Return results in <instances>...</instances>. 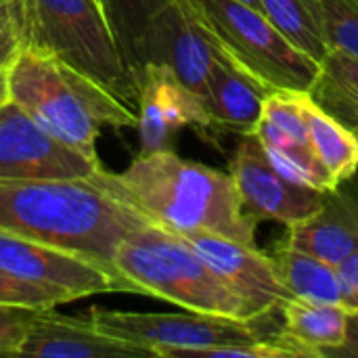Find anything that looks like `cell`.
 Listing matches in <instances>:
<instances>
[{
    "label": "cell",
    "mask_w": 358,
    "mask_h": 358,
    "mask_svg": "<svg viewBox=\"0 0 358 358\" xmlns=\"http://www.w3.org/2000/svg\"><path fill=\"white\" fill-rule=\"evenodd\" d=\"M19 357L38 358H136L151 357L145 348L99 331L90 319L40 310L27 327Z\"/></svg>",
    "instance_id": "5bb4252c"
},
{
    "label": "cell",
    "mask_w": 358,
    "mask_h": 358,
    "mask_svg": "<svg viewBox=\"0 0 358 358\" xmlns=\"http://www.w3.org/2000/svg\"><path fill=\"white\" fill-rule=\"evenodd\" d=\"M273 313L239 321L201 313H126L94 306L88 319L105 336L145 348L151 357L193 358L195 352L206 348L271 342L277 331L268 329V317Z\"/></svg>",
    "instance_id": "52a82bcc"
},
{
    "label": "cell",
    "mask_w": 358,
    "mask_h": 358,
    "mask_svg": "<svg viewBox=\"0 0 358 358\" xmlns=\"http://www.w3.org/2000/svg\"><path fill=\"white\" fill-rule=\"evenodd\" d=\"M279 313L283 325L271 342L285 348L292 358H327V352L340 348L346 340L350 313L338 304H315L292 298L281 304Z\"/></svg>",
    "instance_id": "e0dca14e"
},
{
    "label": "cell",
    "mask_w": 358,
    "mask_h": 358,
    "mask_svg": "<svg viewBox=\"0 0 358 358\" xmlns=\"http://www.w3.org/2000/svg\"><path fill=\"white\" fill-rule=\"evenodd\" d=\"M327 357H358V313H352L348 317V331L344 344L327 352Z\"/></svg>",
    "instance_id": "f1b7e54d"
},
{
    "label": "cell",
    "mask_w": 358,
    "mask_h": 358,
    "mask_svg": "<svg viewBox=\"0 0 358 358\" xmlns=\"http://www.w3.org/2000/svg\"><path fill=\"white\" fill-rule=\"evenodd\" d=\"M138 86L141 151L170 149V141L182 128H212L203 101L191 92L168 67L147 63L134 76Z\"/></svg>",
    "instance_id": "7c38bea8"
},
{
    "label": "cell",
    "mask_w": 358,
    "mask_h": 358,
    "mask_svg": "<svg viewBox=\"0 0 358 358\" xmlns=\"http://www.w3.org/2000/svg\"><path fill=\"white\" fill-rule=\"evenodd\" d=\"M208 42L271 90L310 92L323 76L321 63L306 57L266 19L241 0H176Z\"/></svg>",
    "instance_id": "5b68a950"
},
{
    "label": "cell",
    "mask_w": 358,
    "mask_h": 358,
    "mask_svg": "<svg viewBox=\"0 0 358 358\" xmlns=\"http://www.w3.org/2000/svg\"><path fill=\"white\" fill-rule=\"evenodd\" d=\"M40 310L0 306V357H19L29 323Z\"/></svg>",
    "instance_id": "d4e9b609"
},
{
    "label": "cell",
    "mask_w": 358,
    "mask_h": 358,
    "mask_svg": "<svg viewBox=\"0 0 358 358\" xmlns=\"http://www.w3.org/2000/svg\"><path fill=\"white\" fill-rule=\"evenodd\" d=\"M23 44L44 50L96 80L122 103H138L134 73L94 0H23Z\"/></svg>",
    "instance_id": "8992f818"
},
{
    "label": "cell",
    "mask_w": 358,
    "mask_h": 358,
    "mask_svg": "<svg viewBox=\"0 0 358 358\" xmlns=\"http://www.w3.org/2000/svg\"><path fill=\"white\" fill-rule=\"evenodd\" d=\"M94 2H96V4H99V6H101V2H99V0H94Z\"/></svg>",
    "instance_id": "d6a6232c"
},
{
    "label": "cell",
    "mask_w": 358,
    "mask_h": 358,
    "mask_svg": "<svg viewBox=\"0 0 358 358\" xmlns=\"http://www.w3.org/2000/svg\"><path fill=\"white\" fill-rule=\"evenodd\" d=\"M8 99V92H6V69L0 71V105Z\"/></svg>",
    "instance_id": "4dcf8cb0"
},
{
    "label": "cell",
    "mask_w": 358,
    "mask_h": 358,
    "mask_svg": "<svg viewBox=\"0 0 358 358\" xmlns=\"http://www.w3.org/2000/svg\"><path fill=\"white\" fill-rule=\"evenodd\" d=\"M285 245L338 264L358 250V185L348 180L325 193L321 208L302 222L287 227Z\"/></svg>",
    "instance_id": "9a60e30c"
},
{
    "label": "cell",
    "mask_w": 358,
    "mask_h": 358,
    "mask_svg": "<svg viewBox=\"0 0 358 358\" xmlns=\"http://www.w3.org/2000/svg\"><path fill=\"white\" fill-rule=\"evenodd\" d=\"M241 2H245V4H250V6H254V8H260V0H241ZM262 10V8H260Z\"/></svg>",
    "instance_id": "1f68e13d"
},
{
    "label": "cell",
    "mask_w": 358,
    "mask_h": 358,
    "mask_svg": "<svg viewBox=\"0 0 358 358\" xmlns=\"http://www.w3.org/2000/svg\"><path fill=\"white\" fill-rule=\"evenodd\" d=\"M6 92L46 132L90 159L101 128H136L138 113L96 80L61 59L23 44L6 67Z\"/></svg>",
    "instance_id": "3957f363"
},
{
    "label": "cell",
    "mask_w": 358,
    "mask_h": 358,
    "mask_svg": "<svg viewBox=\"0 0 358 358\" xmlns=\"http://www.w3.org/2000/svg\"><path fill=\"white\" fill-rule=\"evenodd\" d=\"M180 237L195 248L231 292L250 304L256 317L273 313L281 308L283 302L292 300V294L279 279L273 256L260 252L256 245L206 231Z\"/></svg>",
    "instance_id": "8fae6325"
},
{
    "label": "cell",
    "mask_w": 358,
    "mask_h": 358,
    "mask_svg": "<svg viewBox=\"0 0 358 358\" xmlns=\"http://www.w3.org/2000/svg\"><path fill=\"white\" fill-rule=\"evenodd\" d=\"M101 170L99 159L46 132L10 99L0 105V178L69 180L94 178Z\"/></svg>",
    "instance_id": "9c48e42d"
},
{
    "label": "cell",
    "mask_w": 358,
    "mask_h": 358,
    "mask_svg": "<svg viewBox=\"0 0 358 358\" xmlns=\"http://www.w3.org/2000/svg\"><path fill=\"white\" fill-rule=\"evenodd\" d=\"M229 174L237 187L243 212L256 222L277 220L292 227L313 216L325 199L323 191L287 180L268 162L256 134H245L237 145Z\"/></svg>",
    "instance_id": "30bf717a"
},
{
    "label": "cell",
    "mask_w": 358,
    "mask_h": 358,
    "mask_svg": "<svg viewBox=\"0 0 358 358\" xmlns=\"http://www.w3.org/2000/svg\"><path fill=\"white\" fill-rule=\"evenodd\" d=\"M216 48L176 0H170L149 23L141 44V69L147 63L168 67L201 101ZM138 69V71H141Z\"/></svg>",
    "instance_id": "4fadbf2b"
},
{
    "label": "cell",
    "mask_w": 358,
    "mask_h": 358,
    "mask_svg": "<svg viewBox=\"0 0 358 358\" xmlns=\"http://www.w3.org/2000/svg\"><path fill=\"white\" fill-rule=\"evenodd\" d=\"M300 107L306 122L308 143L327 168L334 180L340 185L352 180L358 172V134L336 115L325 111L310 92H300Z\"/></svg>",
    "instance_id": "ac0fdd59"
},
{
    "label": "cell",
    "mask_w": 358,
    "mask_h": 358,
    "mask_svg": "<svg viewBox=\"0 0 358 358\" xmlns=\"http://www.w3.org/2000/svg\"><path fill=\"white\" fill-rule=\"evenodd\" d=\"M0 266L17 279L44 289L59 304L96 294H132L120 273L84 256L6 231H0Z\"/></svg>",
    "instance_id": "ba28073f"
},
{
    "label": "cell",
    "mask_w": 358,
    "mask_h": 358,
    "mask_svg": "<svg viewBox=\"0 0 358 358\" xmlns=\"http://www.w3.org/2000/svg\"><path fill=\"white\" fill-rule=\"evenodd\" d=\"M310 96L331 115H336L342 124H346L352 132L358 134V96L334 84L329 78L321 76L313 86Z\"/></svg>",
    "instance_id": "603a6c76"
},
{
    "label": "cell",
    "mask_w": 358,
    "mask_h": 358,
    "mask_svg": "<svg viewBox=\"0 0 358 358\" xmlns=\"http://www.w3.org/2000/svg\"><path fill=\"white\" fill-rule=\"evenodd\" d=\"M23 38L25 27L21 19L13 10L0 6V71H4L13 63L19 48L23 46Z\"/></svg>",
    "instance_id": "4316f807"
},
{
    "label": "cell",
    "mask_w": 358,
    "mask_h": 358,
    "mask_svg": "<svg viewBox=\"0 0 358 358\" xmlns=\"http://www.w3.org/2000/svg\"><path fill=\"white\" fill-rule=\"evenodd\" d=\"M273 260L292 298L340 306V285L334 264L285 243L277 250Z\"/></svg>",
    "instance_id": "d6986e66"
},
{
    "label": "cell",
    "mask_w": 358,
    "mask_h": 358,
    "mask_svg": "<svg viewBox=\"0 0 358 358\" xmlns=\"http://www.w3.org/2000/svg\"><path fill=\"white\" fill-rule=\"evenodd\" d=\"M271 92V88L216 50L203 94V107L212 128H222L241 136L254 134Z\"/></svg>",
    "instance_id": "2e32d148"
},
{
    "label": "cell",
    "mask_w": 358,
    "mask_h": 358,
    "mask_svg": "<svg viewBox=\"0 0 358 358\" xmlns=\"http://www.w3.org/2000/svg\"><path fill=\"white\" fill-rule=\"evenodd\" d=\"M0 6L13 10V13L21 19L23 27H25V19H23V0H0Z\"/></svg>",
    "instance_id": "f546056e"
},
{
    "label": "cell",
    "mask_w": 358,
    "mask_h": 358,
    "mask_svg": "<svg viewBox=\"0 0 358 358\" xmlns=\"http://www.w3.org/2000/svg\"><path fill=\"white\" fill-rule=\"evenodd\" d=\"M323 76L358 96V59L340 50H329L321 63Z\"/></svg>",
    "instance_id": "484cf974"
},
{
    "label": "cell",
    "mask_w": 358,
    "mask_h": 358,
    "mask_svg": "<svg viewBox=\"0 0 358 358\" xmlns=\"http://www.w3.org/2000/svg\"><path fill=\"white\" fill-rule=\"evenodd\" d=\"M340 285V306L346 313H358V250L336 264Z\"/></svg>",
    "instance_id": "83f0119b"
},
{
    "label": "cell",
    "mask_w": 358,
    "mask_h": 358,
    "mask_svg": "<svg viewBox=\"0 0 358 358\" xmlns=\"http://www.w3.org/2000/svg\"><path fill=\"white\" fill-rule=\"evenodd\" d=\"M94 180L166 231H206L256 245L258 222L243 212L233 176L182 159L172 149L141 151L124 172L103 168Z\"/></svg>",
    "instance_id": "7a4b0ae2"
},
{
    "label": "cell",
    "mask_w": 358,
    "mask_h": 358,
    "mask_svg": "<svg viewBox=\"0 0 358 358\" xmlns=\"http://www.w3.org/2000/svg\"><path fill=\"white\" fill-rule=\"evenodd\" d=\"M149 222L94 178H0V231L61 248L111 271L120 243Z\"/></svg>",
    "instance_id": "6da1fadb"
},
{
    "label": "cell",
    "mask_w": 358,
    "mask_h": 358,
    "mask_svg": "<svg viewBox=\"0 0 358 358\" xmlns=\"http://www.w3.org/2000/svg\"><path fill=\"white\" fill-rule=\"evenodd\" d=\"M113 268L132 287L191 313L229 319H256L245 300L231 292L195 248L153 222L132 231L115 250Z\"/></svg>",
    "instance_id": "277c9868"
},
{
    "label": "cell",
    "mask_w": 358,
    "mask_h": 358,
    "mask_svg": "<svg viewBox=\"0 0 358 358\" xmlns=\"http://www.w3.org/2000/svg\"><path fill=\"white\" fill-rule=\"evenodd\" d=\"M117 50L130 71L141 69V44L151 19L170 0H99Z\"/></svg>",
    "instance_id": "ffe728a7"
},
{
    "label": "cell",
    "mask_w": 358,
    "mask_h": 358,
    "mask_svg": "<svg viewBox=\"0 0 358 358\" xmlns=\"http://www.w3.org/2000/svg\"><path fill=\"white\" fill-rule=\"evenodd\" d=\"M329 50L358 59V0H302Z\"/></svg>",
    "instance_id": "7402d4cb"
},
{
    "label": "cell",
    "mask_w": 358,
    "mask_h": 358,
    "mask_svg": "<svg viewBox=\"0 0 358 358\" xmlns=\"http://www.w3.org/2000/svg\"><path fill=\"white\" fill-rule=\"evenodd\" d=\"M260 8L289 44L317 63L325 61L329 48L302 0H260Z\"/></svg>",
    "instance_id": "44dd1931"
},
{
    "label": "cell",
    "mask_w": 358,
    "mask_h": 358,
    "mask_svg": "<svg viewBox=\"0 0 358 358\" xmlns=\"http://www.w3.org/2000/svg\"><path fill=\"white\" fill-rule=\"evenodd\" d=\"M0 306H19L29 310H50L59 306V300L44 289L25 283L0 266Z\"/></svg>",
    "instance_id": "cb8c5ba5"
}]
</instances>
